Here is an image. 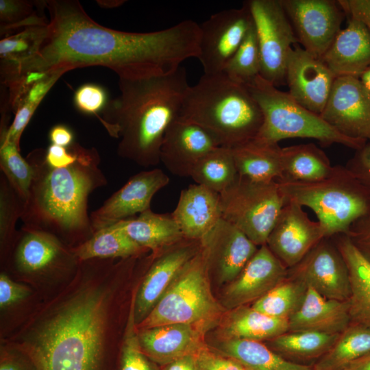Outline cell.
Masks as SVG:
<instances>
[{"mask_svg": "<svg viewBox=\"0 0 370 370\" xmlns=\"http://www.w3.org/2000/svg\"><path fill=\"white\" fill-rule=\"evenodd\" d=\"M10 250L13 267L25 275L76 271L79 264L71 247L49 233L24 225L17 231Z\"/></svg>", "mask_w": 370, "mask_h": 370, "instance_id": "obj_14", "label": "cell"}, {"mask_svg": "<svg viewBox=\"0 0 370 370\" xmlns=\"http://www.w3.org/2000/svg\"><path fill=\"white\" fill-rule=\"evenodd\" d=\"M245 370H247V369H245Z\"/></svg>", "mask_w": 370, "mask_h": 370, "instance_id": "obj_59", "label": "cell"}, {"mask_svg": "<svg viewBox=\"0 0 370 370\" xmlns=\"http://www.w3.org/2000/svg\"><path fill=\"white\" fill-rule=\"evenodd\" d=\"M72 251L82 262L138 257L148 250L134 242L116 223L95 231L88 240L72 247Z\"/></svg>", "mask_w": 370, "mask_h": 370, "instance_id": "obj_33", "label": "cell"}, {"mask_svg": "<svg viewBox=\"0 0 370 370\" xmlns=\"http://www.w3.org/2000/svg\"><path fill=\"white\" fill-rule=\"evenodd\" d=\"M33 3L25 1L1 0V32H14L31 26L46 25L45 19L35 14Z\"/></svg>", "mask_w": 370, "mask_h": 370, "instance_id": "obj_42", "label": "cell"}, {"mask_svg": "<svg viewBox=\"0 0 370 370\" xmlns=\"http://www.w3.org/2000/svg\"><path fill=\"white\" fill-rule=\"evenodd\" d=\"M369 353L370 327L351 323L312 367L313 370H344Z\"/></svg>", "mask_w": 370, "mask_h": 370, "instance_id": "obj_35", "label": "cell"}, {"mask_svg": "<svg viewBox=\"0 0 370 370\" xmlns=\"http://www.w3.org/2000/svg\"><path fill=\"white\" fill-rule=\"evenodd\" d=\"M307 290L304 282L288 275L251 306L269 317L288 319L302 304Z\"/></svg>", "mask_w": 370, "mask_h": 370, "instance_id": "obj_37", "label": "cell"}, {"mask_svg": "<svg viewBox=\"0 0 370 370\" xmlns=\"http://www.w3.org/2000/svg\"><path fill=\"white\" fill-rule=\"evenodd\" d=\"M359 79L365 90L370 95V67L360 74Z\"/></svg>", "mask_w": 370, "mask_h": 370, "instance_id": "obj_57", "label": "cell"}, {"mask_svg": "<svg viewBox=\"0 0 370 370\" xmlns=\"http://www.w3.org/2000/svg\"><path fill=\"white\" fill-rule=\"evenodd\" d=\"M120 370H152L138 338L134 318V295L132 297L121 349Z\"/></svg>", "mask_w": 370, "mask_h": 370, "instance_id": "obj_43", "label": "cell"}, {"mask_svg": "<svg viewBox=\"0 0 370 370\" xmlns=\"http://www.w3.org/2000/svg\"><path fill=\"white\" fill-rule=\"evenodd\" d=\"M260 49L253 22L243 42L222 72L232 80L247 86L260 75Z\"/></svg>", "mask_w": 370, "mask_h": 370, "instance_id": "obj_38", "label": "cell"}, {"mask_svg": "<svg viewBox=\"0 0 370 370\" xmlns=\"http://www.w3.org/2000/svg\"><path fill=\"white\" fill-rule=\"evenodd\" d=\"M298 42L321 59L341 30L346 16L338 1L282 0Z\"/></svg>", "mask_w": 370, "mask_h": 370, "instance_id": "obj_11", "label": "cell"}, {"mask_svg": "<svg viewBox=\"0 0 370 370\" xmlns=\"http://www.w3.org/2000/svg\"><path fill=\"white\" fill-rule=\"evenodd\" d=\"M282 180L316 182L328 177L333 170L329 158L314 143L282 147Z\"/></svg>", "mask_w": 370, "mask_h": 370, "instance_id": "obj_34", "label": "cell"}, {"mask_svg": "<svg viewBox=\"0 0 370 370\" xmlns=\"http://www.w3.org/2000/svg\"><path fill=\"white\" fill-rule=\"evenodd\" d=\"M49 138L51 144L66 147L74 143L73 132L64 125L53 126L49 133Z\"/></svg>", "mask_w": 370, "mask_h": 370, "instance_id": "obj_54", "label": "cell"}, {"mask_svg": "<svg viewBox=\"0 0 370 370\" xmlns=\"http://www.w3.org/2000/svg\"><path fill=\"white\" fill-rule=\"evenodd\" d=\"M108 261H82L86 284L55 301L14 343L37 370H110L111 295L107 285L96 284Z\"/></svg>", "mask_w": 370, "mask_h": 370, "instance_id": "obj_2", "label": "cell"}, {"mask_svg": "<svg viewBox=\"0 0 370 370\" xmlns=\"http://www.w3.org/2000/svg\"><path fill=\"white\" fill-rule=\"evenodd\" d=\"M200 241L183 238L156 254L134 295V318L140 323L151 311L186 263L200 250Z\"/></svg>", "mask_w": 370, "mask_h": 370, "instance_id": "obj_19", "label": "cell"}, {"mask_svg": "<svg viewBox=\"0 0 370 370\" xmlns=\"http://www.w3.org/2000/svg\"><path fill=\"white\" fill-rule=\"evenodd\" d=\"M45 150L36 149L25 158L34 169V177L21 217L23 225L49 233L63 243H77L93 234L88 199L108 181L99 168L100 156L95 147L84 148L78 160L64 168L50 166Z\"/></svg>", "mask_w": 370, "mask_h": 370, "instance_id": "obj_4", "label": "cell"}, {"mask_svg": "<svg viewBox=\"0 0 370 370\" xmlns=\"http://www.w3.org/2000/svg\"><path fill=\"white\" fill-rule=\"evenodd\" d=\"M321 60L336 77H359L370 67V33L366 26L348 17L347 27L339 32Z\"/></svg>", "mask_w": 370, "mask_h": 370, "instance_id": "obj_25", "label": "cell"}, {"mask_svg": "<svg viewBox=\"0 0 370 370\" xmlns=\"http://www.w3.org/2000/svg\"><path fill=\"white\" fill-rule=\"evenodd\" d=\"M344 370H370V353L351 363Z\"/></svg>", "mask_w": 370, "mask_h": 370, "instance_id": "obj_56", "label": "cell"}, {"mask_svg": "<svg viewBox=\"0 0 370 370\" xmlns=\"http://www.w3.org/2000/svg\"><path fill=\"white\" fill-rule=\"evenodd\" d=\"M195 370H245L236 360L219 356L205 345L195 356Z\"/></svg>", "mask_w": 370, "mask_h": 370, "instance_id": "obj_46", "label": "cell"}, {"mask_svg": "<svg viewBox=\"0 0 370 370\" xmlns=\"http://www.w3.org/2000/svg\"><path fill=\"white\" fill-rule=\"evenodd\" d=\"M189 86L182 66L166 75L119 78L120 95L97 115L109 135L119 138L117 154L142 166L158 164L163 138Z\"/></svg>", "mask_w": 370, "mask_h": 370, "instance_id": "obj_3", "label": "cell"}, {"mask_svg": "<svg viewBox=\"0 0 370 370\" xmlns=\"http://www.w3.org/2000/svg\"><path fill=\"white\" fill-rule=\"evenodd\" d=\"M324 229L311 220L303 207L286 201L268 236L266 245L287 268L298 264L323 238Z\"/></svg>", "mask_w": 370, "mask_h": 370, "instance_id": "obj_15", "label": "cell"}, {"mask_svg": "<svg viewBox=\"0 0 370 370\" xmlns=\"http://www.w3.org/2000/svg\"><path fill=\"white\" fill-rule=\"evenodd\" d=\"M116 223L134 242L153 254L184 238L171 213L158 214L150 209Z\"/></svg>", "mask_w": 370, "mask_h": 370, "instance_id": "obj_29", "label": "cell"}, {"mask_svg": "<svg viewBox=\"0 0 370 370\" xmlns=\"http://www.w3.org/2000/svg\"><path fill=\"white\" fill-rule=\"evenodd\" d=\"M231 149L240 176L258 182H272L282 178V147L278 143L254 138Z\"/></svg>", "mask_w": 370, "mask_h": 370, "instance_id": "obj_30", "label": "cell"}, {"mask_svg": "<svg viewBox=\"0 0 370 370\" xmlns=\"http://www.w3.org/2000/svg\"><path fill=\"white\" fill-rule=\"evenodd\" d=\"M257 34L261 59L260 76L275 87L286 84L290 51L298 40L282 0L246 1Z\"/></svg>", "mask_w": 370, "mask_h": 370, "instance_id": "obj_10", "label": "cell"}, {"mask_svg": "<svg viewBox=\"0 0 370 370\" xmlns=\"http://www.w3.org/2000/svg\"><path fill=\"white\" fill-rule=\"evenodd\" d=\"M61 75L60 73L52 74L47 78L30 86L23 96L21 103L25 101L38 106L47 92Z\"/></svg>", "mask_w": 370, "mask_h": 370, "instance_id": "obj_53", "label": "cell"}, {"mask_svg": "<svg viewBox=\"0 0 370 370\" xmlns=\"http://www.w3.org/2000/svg\"><path fill=\"white\" fill-rule=\"evenodd\" d=\"M346 235L358 250L370 261V213L355 221Z\"/></svg>", "mask_w": 370, "mask_h": 370, "instance_id": "obj_50", "label": "cell"}, {"mask_svg": "<svg viewBox=\"0 0 370 370\" xmlns=\"http://www.w3.org/2000/svg\"><path fill=\"white\" fill-rule=\"evenodd\" d=\"M169 183L168 175L159 169L134 175L101 206L91 212L94 232L150 210L154 195Z\"/></svg>", "mask_w": 370, "mask_h": 370, "instance_id": "obj_18", "label": "cell"}, {"mask_svg": "<svg viewBox=\"0 0 370 370\" xmlns=\"http://www.w3.org/2000/svg\"><path fill=\"white\" fill-rule=\"evenodd\" d=\"M347 17L360 21L370 33V0H338Z\"/></svg>", "mask_w": 370, "mask_h": 370, "instance_id": "obj_52", "label": "cell"}, {"mask_svg": "<svg viewBox=\"0 0 370 370\" xmlns=\"http://www.w3.org/2000/svg\"><path fill=\"white\" fill-rule=\"evenodd\" d=\"M164 370H195L194 356L178 358L166 365Z\"/></svg>", "mask_w": 370, "mask_h": 370, "instance_id": "obj_55", "label": "cell"}, {"mask_svg": "<svg viewBox=\"0 0 370 370\" xmlns=\"http://www.w3.org/2000/svg\"><path fill=\"white\" fill-rule=\"evenodd\" d=\"M107 102L106 91L97 84H84L74 94L75 107L85 114L97 115Z\"/></svg>", "mask_w": 370, "mask_h": 370, "instance_id": "obj_44", "label": "cell"}, {"mask_svg": "<svg viewBox=\"0 0 370 370\" xmlns=\"http://www.w3.org/2000/svg\"><path fill=\"white\" fill-rule=\"evenodd\" d=\"M24 208V201L20 198L8 180L1 172L0 174V239L1 247L4 254L6 249L10 250L17 232L16 224L21 219Z\"/></svg>", "mask_w": 370, "mask_h": 370, "instance_id": "obj_40", "label": "cell"}, {"mask_svg": "<svg viewBox=\"0 0 370 370\" xmlns=\"http://www.w3.org/2000/svg\"><path fill=\"white\" fill-rule=\"evenodd\" d=\"M336 77L325 63L296 45L290 51L286 71L288 94L317 114L323 112Z\"/></svg>", "mask_w": 370, "mask_h": 370, "instance_id": "obj_20", "label": "cell"}, {"mask_svg": "<svg viewBox=\"0 0 370 370\" xmlns=\"http://www.w3.org/2000/svg\"><path fill=\"white\" fill-rule=\"evenodd\" d=\"M208 272L219 283H230L241 273L258 247L238 228L221 219L201 241Z\"/></svg>", "mask_w": 370, "mask_h": 370, "instance_id": "obj_17", "label": "cell"}, {"mask_svg": "<svg viewBox=\"0 0 370 370\" xmlns=\"http://www.w3.org/2000/svg\"><path fill=\"white\" fill-rule=\"evenodd\" d=\"M220 323L219 335L222 339L261 342L288 331V319L269 317L247 305L229 310Z\"/></svg>", "mask_w": 370, "mask_h": 370, "instance_id": "obj_28", "label": "cell"}, {"mask_svg": "<svg viewBox=\"0 0 370 370\" xmlns=\"http://www.w3.org/2000/svg\"><path fill=\"white\" fill-rule=\"evenodd\" d=\"M0 168L9 183L25 202L27 201L34 169L26 158L20 154V147L0 136Z\"/></svg>", "mask_w": 370, "mask_h": 370, "instance_id": "obj_39", "label": "cell"}, {"mask_svg": "<svg viewBox=\"0 0 370 370\" xmlns=\"http://www.w3.org/2000/svg\"><path fill=\"white\" fill-rule=\"evenodd\" d=\"M99 2H101V3H98L99 4L101 5V6L102 5L105 8L107 6L109 8H114V7H117V6L121 5L125 2V1H99Z\"/></svg>", "mask_w": 370, "mask_h": 370, "instance_id": "obj_58", "label": "cell"}, {"mask_svg": "<svg viewBox=\"0 0 370 370\" xmlns=\"http://www.w3.org/2000/svg\"><path fill=\"white\" fill-rule=\"evenodd\" d=\"M214 347L247 370H313L284 359L260 341L220 338Z\"/></svg>", "mask_w": 370, "mask_h": 370, "instance_id": "obj_32", "label": "cell"}, {"mask_svg": "<svg viewBox=\"0 0 370 370\" xmlns=\"http://www.w3.org/2000/svg\"><path fill=\"white\" fill-rule=\"evenodd\" d=\"M0 370H37V369L25 352L12 345L1 349Z\"/></svg>", "mask_w": 370, "mask_h": 370, "instance_id": "obj_49", "label": "cell"}, {"mask_svg": "<svg viewBox=\"0 0 370 370\" xmlns=\"http://www.w3.org/2000/svg\"><path fill=\"white\" fill-rule=\"evenodd\" d=\"M247 88L263 115L262 125L255 137L256 139L278 143L286 138H312L323 147L340 144L355 151L367 143L338 133L321 115L304 108L288 92L280 90L260 75Z\"/></svg>", "mask_w": 370, "mask_h": 370, "instance_id": "obj_8", "label": "cell"}, {"mask_svg": "<svg viewBox=\"0 0 370 370\" xmlns=\"http://www.w3.org/2000/svg\"><path fill=\"white\" fill-rule=\"evenodd\" d=\"M84 148L77 143L66 147L51 144L45 150V161L53 168L67 167L78 160Z\"/></svg>", "mask_w": 370, "mask_h": 370, "instance_id": "obj_47", "label": "cell"}, {"mask_svg": "<svg viewBox=\"0 0 370 370\" xmlns=\"http://www.w3.org/2000/svg\"><path fill=\"white\" fill-rule=\"evenodd\" d=\"M339 334L312 331L286 332L269 341V348L293 363L312 366L333 346Z\"/></svg>", "mask_w": 370, "mask_h": 370, "instance_id": "obj_31", "label": "cell"}, {"mask_svg": "<svg viewBox=\"0 0 370 370\" xmlns=\"http://www.w3.org/2000/svg\"><path fill=\"white\" fill-rule=\"evenodd\" d=\"M37 106L25 101L21 102L15 110V116L10 125L3 119L1 123L0 136L14 143L18 147L21 134L29 121Z\"/></svg>", "mask_w": 370, "mask_h": 370, "instance_id": "obj_45", "label": "cell"}, {"mask_svg": "<svg viewBox=\"0 0 370 370\" xmlns=\"http://www.w3.org/2000/svg\"><path fill=\"white\" fill-rule=\"evenodd\" d=\"M29 290L12 281L3 273L0 275V307L5 308L26 297Z\"/></svg>", "mask_w": 370, "mask_h": 370, "instance_id": "obj_51", "label": "cell"}, {"mask_svg": "<svg viewBox=\"0 0 370 370\" xmlns=\"http://www.w3.org/2000/svg\"><path fill=\"white\" fill-rule=\"evenodd\" d=\"M335 245L348 270L350 295L348 299L351 323L370 327V261L346 234H338Z\"/></svg>", "mask_w": 370, "mask_h": 370, "instance_id": "obj_27", "label": "cell"}, {"mask_svg": "<svg viewBox=\"0 0 370 370\" xmlns=\"http://www.w3.org/2000/svg\"><path fill=\"white\" fill-rule=\"evenodd\" d=\"M238 176L232 149L219 146L197 162L190 177L196 184L221 193Z\"/></svg>", "mask_w": 370, "mask_h": 370, "instance_id": "obj_36", "label": "cell"}, {"mask_svg": "<svg viewBox=\"0 0 370 370\" xmlns=\"http://www.w3.org/2000/svg\"><path fill=\"white\" fill-rule=\"evenodd\" d=\"M47 25L25 27L5 36L0 41L1 62L16 63L32 56L38 49Z\"/></svg>", "mask_w": 370, "mask_h": 370, "instance_id": "obj_41", "label": "cell"}, {"mask_svg": "<svg viewBox=\"0 0 370 370\" xmlns=\"http://www.w3.org/2000/svg\"><path fill=\"white\" fill-rule=\"evenodd\" d=\"M204 256L199 251L182 268L138 330L184 323L206 333L220 323L226 309L214 297Z\"/></svg>", "mask_w": 370, "mask_h": 370, "instance_id": "obj_7", "label": "cell"}, {"mask_svg": "<svg viewBox=\"0 0 370 370\" xmlns=\"http://www.w3.org/2000/svg\"><path fill=\"white\" fill-rule=\"evenodd\" d=\"M345 166L370 192V142L356 150Z\"/></svg>", "mask_w": 370, "mask_h": 370, "instance_id": "obj_48", "label": "cell"}, {"mask_svg": "<svg viewBox=\"0 0 370 370\" xmlns=\"http://www.w3.org/2000/svg\"><path fill=\"white\" fill-rule=\"evenodd\" d=\"M288 277V269L267 245L260 246L238 276L228 284L221 304L230 310L252 304Z\"/></svg>", "mask_w": 370, "mask_h": 370, "instance_id": "obj_21", "label": "cell"}, {"mask_svg": "<svg viewBox=\"0 0 370 370\" xmlns=\"http://www.w3.org/2000/svg\"><path fill=\"white\" fill-rule=\"evenodd\" d=\"M179 117L199 125L219 146L229 148L254 138L263 122L260 108L247 86L223 72L204 74L189 86Z\"/></svg>", "mask_w": 370, "mask_h": 370, "instance_id": "obj_5", "label": "cell"}, {"mask_svg": "<svg viewBox=\"0 0 370 370\" xmlns=\"http://www.w3.org/2000/svg\"><path fill=\"white\" fill-rule=\"evenodd\" d=\"M329 238H323L298 264L288 269V275L325 298L348 301L350 285L347 265Z\"/></svg>", "mask_w": 370, "mask_h": 370, "instance_id": "obj_13", "label": "cell"}, {"mask_svg": "<svg viewBox=\"0 0 370 370\" xmlns=\"http://www.w3.org/2000/svg\"><path fill=\"white\" fill-rule=\"evenodd\" d=\"M171 214L184 238L201 241L222 219L220 193L190 185L181 191Z\"/></svg>", "mask_w": 370, "mask_h": 370, "instance_id": "obj_24", "label": "cell"}, {"mask_svg": "<svg viewBox=\"0 0 370 370\" xmlns=\"http://www.w3.org/2000/svg\"><path fill=\"white\" fill-rule=\"evenodd\" d=\"M320 115L342 135L370 142V95L359 77H336Z\"/></svg>", "mask_w": 370, "mask_h": 370, "instance_id": "obj_16", "label": "cell"}, {"mask_svg": "<svg viewBox=\"0 0 370 370\" xmlns=\"http://www.w3.org/2000/svg\"><path fill=\"white\" fill-rule=\"evenodd\" d=\"M220 197L222 218L257 246L266 245L286 202L277 181L258 182L240 175Z\"/></svg>", "mask_w": 370, "mask_h": 370, "instance_id": "obj_9", "label": "cell"}, {"mask_svg": "<svg viewBox=\"0 0 370 370\" xmlns=\"http://www.w3.org/2000/svg\"><path fill=\"white\" fill-rule=\"evenodd\" d=\"M45 7L49 20L37 51L21 62L3 64L5 81L30 71L62 75L92 66L107 67L119 78L162 76L198 56L199 29L190 19L159 31L127 32L94 21L75 0L46 1Z\"/></svg>", "mask_w": 370, "mask_h": 370, "instance_id": "obj_1", "label": "cell"}, {"mask_svg": "<svg viewBox=\"0 0 370 370\" xmlns=\"http://www.w3.org/2000/svg\"><path fill=\"white\" fill-rule=\"evenodd\" d=\"M138 330L144 354L160 365H166L178 358L195 356L206 345V333L190 324H166Z\"/></svg>", "mask_w": 370, "mask_h": 370, "instance_id": "obj_23", "label": "cell"}, {"mask_svg": "<svg viewBox=\"0 0 370 370\" xmlns=\"http://www.w3.org/2000/svg\"><path fill=\"white\" fill-rule=\"evenodd\" d=\"M288 331L340 334L350 324L348 301L325 298L308 287L299 308L288 319Z\"/></svg>", "mask_w": 370, "mask_h": 370, "instance_id": "obj_26", "label": "cell"}, {"mask_svg": "<svg viewBox=\"0 0 370 370\" xmlns=\"http://www.w3.org/2000/svg\"><path fill=\"white\" fill-rule=\"evenodd\" d=\"M217 147L215 139L204 129L178 117L164 135L160 159L172 174L190 177L197 162Z\"/></svg>", "mask_w": 370, "mask_h": 370, "instance_id": "obj_22", "label": "cell"}, {"mask_svg": "<svg viewBox=\"0 0 370 370\" xmlns=\"http://www.w3.org/2000/svg\"><path fill=\"white\" fill-rule=\"evenodd\" d=\"M276 181L286 201L314 212L326 238L347 234L355 221L370 213V192L345 166H334L319 181Z\"/></svg>", "mask_w": 370, "mask_h": 370, "instance_id": "obj_6", "label": "cell"}, {"mask_svg": "<svg viewBox=\"0 0 370 370\" xmlns=\"http://www.w3.org/2000/svg\"><path fill=\"white\" fill-rule=\"evenodd\" d=\"M253 23L247 3L241 8L222 10L199 24V53L204 74L221 73Z\"/></svg>", "mask_w": 370, "mask_h": 370, "instance_id": "obj_12", "label": "cell"}]
</instances>
